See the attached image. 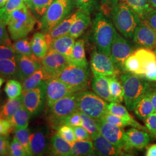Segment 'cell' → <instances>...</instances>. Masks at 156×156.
Listing matches in <instances>:
<instances>
[{"label": "cell", "instance_id": "cell-38", "mask_svg": "<svg viewBox=\"0 0 156 156\" xmlns=\"http://www.w3.org/2000/svg\"><path fill=\"white\" fill-rule=\"evenodd\" d=\"M25 5L24 0H8L5 5L0 9V17L6 24L13 12Z\"/></svg>", "mask_w": 156, "mask_h": 156}, {"label": "cell", "instance_id": "cell-2", "mask_svg": "<svg viewBox=\"0 0 156 156\" xmlns=\"http://www.w3.org/2000/svg\"><path fill=\"white\" fill-rule=\"evenodd\" d=\"M36 23V17L25 5L12 13L6 25L11 39L16 41L27 37Z\"/></svg>", "mask_w": 156, "mask_h": 156}, {"label": "cell", "instance_id": "cell-14", "mask_svg": "<svg viewBox=\"0 0 156 156\" xmlns=\"http://www.w3.org/2000/svg\"><path fill=\"white\" fill-rule=\"evenodd\" d=\"M45 83L46 86V105L48 108L67 95L79 92L57 78L48 79L45 80Z\"/></svg>", "mask_w": 156, "mask_h": 156}, {"label": "cell", "instance_id": "cell-22", "mask_svg": "<svg viewBox=\"0 0 156 156\" xmlns=\"http://www.w3.org/2000/svg\"><path fill=\"white\" fill-rule=\"evenodd\" d=\"M91 88L97 95L109 102H113L109 86V76L93 74Z\"/></svg>", "mask_w": 156, "mask_h": 156}, {"label": "cell", "instance_id": "cell-25", "mask_svg": "<svg viewBox=\"0 0 156 156\" xmlns=\"http://www.w3.org/2000/svg\"><path fill=\"white\" fill-rule=\"evenodd\" d=\"M50 151L54 156H72V145L57 133L50 137Z\"/></svg>", "mask_w": 156, "mask_h": 156}, {"label": "cell", "instance_id": "cell-48", "mask_svg": "<svg viewBox=\"0 0 156 156\" xmlns=\"http://www.w3.org/2000/svg\"><path fill=\"white\" fill-rule=\"evenodd\" d=\"M0 45H12L5 23L0 17Z\"/></svg>", "mask_w": 156, "mask_h": 156}, {"label": "cell", "instance_id": "cell-30", "mask_svg": "<svg viewBox=\"0 0 156 156\" xmlns=\"http://www.w3.org/2000/svg\"><path fill=\"white\" fill-rule=\"evenodd\" d=\"M71 145L72 156L97 155L92 140H76Z\"/></svg>", "mask_w": 156, "mask_h": 156}, {"label": "cell", "instance_id": "cell-13", "mask_svg": "<svg viewBox=\"0 0 156 156\" xmlns=\"http://www.w3.org/2000/svg\"><path fill=\"white\" fill-rule=\"evenodd\" d=\"M132 52L133 49L127 41L116 30L112 44L110 57L122 73H124V62Z\"/></svg>", "mask_w": 156, "mask_h": 156}, {"label": "cell", "instance_id": "cell-49", "mask_svg": "<svg viewBox=\"0 0 156 156\" xmlns=\"http://www.w3.org/2000/svg\"><path fill=\"white\" fill-rule=\"evenodd\" d=\"M140 20L142 23L156 31V9L148 12Z\"/></svg>", "mask_w": 156, "mask_h": 156}, {"label": "cell", "instance_id": "cell-52", "mask_svg": "<svg viewBox=\"0 0 156 156\" xmlns=\"http://www.w3.org/2000/svg\"><path fill=\"white\" fill-rule=\"evenodd\" d=\"M73 129L76 140H91L89 133L82 126L73 127Z\"/></svg>", "mask_w": 156, "mask_h": 156}, {"label": "cell", "instance_id": "cell-29", "mask_svg": "<svg viewBox=\"0 0 156 156\" xmlns=\"http://www.w3.org/2000/svg\"><path fill=\"white\" fill-rule=\"evenodd\" d=\"M23 106V94L14 99H8L1 108L0 118L10 120L15 112Z\"/></svg>", "mask_w": 156, "mask_h": 156}, {"label": "cell", "instance_id": "cell-8", "mask_svg": "<svg viewBox=\"0 0 156 156\" xmlns=\"http://www.w3.org/2000/svg\"><path fill=\"white\" fill-rule=\"evenodd\" d=\"M55 78L78 91H80L85 90L87 87L89 71L88 67L69 64Z\"/></svg>", "mask_w": 156, "mask_h": 156}, {"label": "cell", "instance_id": "cell-59", "mask_svg": "<svg viewBox=\"0 0 156 156\" xmlns=\"http://www.w3.org/2000/svg\"><path fill=\"white\" fill-rule=\"evenodd\" d=\"M8 0H0V9L5 5Z\"/></svg>", "mask_w": 156, "mask_h": 156}, {"label": "cell", "instance_id": "cell-50", "mask_svg": "<svg viewBox=\"0 0 156 156\" xmlns=\"http://www.w3.org/2000/svg\"><path fill=\"white\" fill-rule=\"evenodd\" d=\"M102 119L105 120L109 123H111L113 125L117 126L122 127V128H124L126 127L129 126L127 123L125 121H124L122 119L118 117L116 115L111 114L109 112L102 117Z\"/></svg>", "mask_w": 156, "mask_h": 156}, {"label": "cell", "instance_id": "cell-23", "mask_svg": "<svg viewBox=\"0 0 156 156\" xmlns=\"http://www.w3.org/2000/svg\"><path fill=\"white\" fill-rule=\"evenodd\" d=\"M134 53L138 58L143 76L146 73L156 67V55L154 51L148 49L140 48L135 51Z\"/></svg>", "mask_w": 156, "mask_h": 156}, {"label": "cell", "instance_id": "cell-63", "mask_svg": "<svg viewBox=\"0 0 156 156\" xmlns=\"http://www.w3.org/2000/svg\"><path fill=\"white\" fill-rule=\"evenodd\" d=\"M0 109H1V108H0Z\"/></svg>", "mask_w": 156, "mask_h": 156}, {"label": "cell", "instance_id": "cell-6", "mask_svg": "<svg viewBox=\"0 0 156 156\" xmlns=\"http://www.w3.org/2000/svg\"><path fill=\"white\" fill-rule=\"evenodd\" d=\"M77 105L79 111L95 120L102 119L109 112L106 101L95 93L86 90L78 92Z\"/></svg>", "mask_w": 156, "mask_h": 156}, {"label": "cell", "instance_id": "cell-54", "mask_svg": "<svg viewBox=\"0 0 156 156\" xmlns=\"http://www.w3.org/2000/svg\"><path fill=\"white\" fill-rule=\"evenodd\" d=\"M13 129L9 120L0 118V135H9Z\"/></svg>", "mask_w": 156, "mask_h": 156}, {"label": "cell", "instance_id": "cell-43", "mask_svg": "<svg viewBox=\"0 0 156 156\" xmlns=\"http://www.w3.org/2000/svg\"><path fill=\"white\" fill-rule=\"evenodd\" d=\"M57 134L71 145L76 140L73 127L66 124H62L57 129Z\"/></svg>", "mask_w": 156, "mask_h": 156}, {"label": "cell", "instance_id": "cell-31", "mask_svg": "<svg viewBox=\"0 0 156 156\" xmlns=\"http://www.w3.org/2000/svg\"><path fill=\"white\" fill-rule=\"evenodd\" d=\"M0 76L4 79H19L15 58L0 60Z\"/></svg>", "mask_w": 156, "mask_h": 156}, {"label": "cell", "instance_id": "cell-21", "mask_svg": "<svg viewBox=\"0 0 156 156\" xmlns=\"http://www.w3.org/2000/svg\"><path fill=\"white\" fill-rule=\"evenodd\" d=\"M109 113L116 115L118 117L122 119L124 121L127 122L129 126L134 128H138L140 130L148 131V129L146 126H144L136 121L131 115H129L127 108L123 106L120 103L117 102H110L108 105Z\"/></svg>", "mask_w": 156, "mask_h": 156}, {"label": "cell", "instance_id": "cell-18", "mask_svg": "<svg viewBox=\"0 0 156 156\" xmlns=\"http://www.w3.org/2000/svg\"><path fill=\"white\" fill-rule=\"evenodd\" d=\"M92 141L97 155L102 156H130L126 151L121 150L105 138L101 134L97 135Z\"/></svg>", "mask_w": 156, "mask_h": 156}, {"label": "cell", "instance_id": "cell-41", "mask_svg": "<svg viewBox=\"0 0 156 156\" xmlns=\"http://www.w3.org/2000/svg\"><path fill=\"white\" fill-rule=\"evenodd\" d=\"M15 136L24 147L27 155L33 156L30 149V133L27 128L16 129L15 131Z\"/></svg>", "mask_w": 156, "mask_h": 156}, {"label": "cell", "instance_id": "cell-64", "mask_svg": "<svg viewBox=\"0 0 156 156\" xmlns=\"http://www.w3.org/2000/svg\"></svg>", "mask_w": 156, "mask_h": 156}, {"label": "cell", "instance_id": "cell-34", "mask_svg": "<svg viewBox=\"0 0 156 156\" xmlns=\"http://www.w3.org/2000/svg\"><path fill=\"white\" fill-rule=\"evenodd\" d=\"M119 1L127 5L140 16V19L153 9L150 0H119Z\"/></svg>", "mask_w": 156, "mask_h": 156}, {"label": "cell", "instance_id": "cell-11", "mask_svg": "<svg viewBox=\"0 0 156 156\" xmlns=\"http://www.w3.org/2000/svg\"><path fill=\"white\" fill-rule=\"evenodd\" d=\"M90 67L93 74L106 76H117L122 73L110 56L96 50H94L91 55Z\"/></svg>", "mask_w": 156, "mask_h": 156}, {"label": "cell", "instance_id": "cell-1", "mask_svg": "<svg viewBox=\"0 0 156 156\" xmlns=\"http://www.w3.org/2000/svg\"><path fill=\"white\" fill-rule=\"evenodd\" d=\"M144 77L129 72L120 76L124 91V101L130 111H134L136 104L151 90L149 82Z\"/></svg>", "mask_w": 156, "mask_h": 156}, {"label": "cell", "instance_id": "cell-3", "mask_svg": "<svg viewBox=\"0 0 156 156\" xmlns=\"http://www.w3.org/2000/svg\"><path fill=\"white\" fill-rule=\"evenodd\" d=\"M111 13L113 24L119 33L126 38H133L135 28L141 23L140 16L120 1L113 6Z\"/></svg>", "mask_w": 156, "mask_h": 156}, {"label": "cell", "instance_id": "cell-46", "mask_svg": "<svg viewBox=\"0 0 156 156\" xmlns=\"http://www.w3.org/2000/svg\"><path fill=\"white\" fill-rule=\"evenodd\" d=\"M66 124L72 127L82 126V118L79 111L75 112L65 118L62 122V125Z\"/></svg>", "mask_w": 156, "mask_h": 156}, {"label": "cell", "instance_id": "cell-19", "mask_svg": "<svg viewBox=\"0 0 156 156\" xmlns=\"http://www.w3.org/2000/svg\"><path fill=\"white\" fill-rule=\"evenodd\" d=\"M127 143L129 152L133 149L142 150L146 147L151 140L150 135L143 130L132 128L127 131Z\"/></svg>", "mask_w": 156, "mask_h": 156}, {"label": "cell", "instance_id": "cell-5", "mask_svg": "<svg viewBox=\"0 0 156 156\" xmlns=\"http://www.w3.org/2000/svg\"><path fill=\"white\" fill-rule=\"evenodd\" d=\"M74 5L73 0H55L40 19L38 29L44 33H48L70 15Z\"/></svg>", "mask_w": 156, "mask_h": 156}, {"label": "cell", "instance_id": "cell-33", "mask_svg": "<svg viewBox=\"0 0 156 156\" xmlns=\"http://www.w3.org/2000/svg\"><path fill=\"white\" fill-rule=\"evenodd\" d=\"M55 0H24L25 4L34 16L42 17Z\"/></svg>", "mask_w": 156, "mask_h": 156}, {"label": "cell", "instance_id": "cell-57", "mask_svg": "<svg viewBox=\"0 0 156 156\" xmlns=\"http://www.w3.org/2000/svg\"><path fill=\"white\" fill-rule=\"evenodd\" d=\"M145 156H156V144L151 145L147 147Z\"/></svg>", "mask_w": 156, "mask_h": 156}, {"label": "cell", "instance_id": "cell-32", "mask_svg": "<svg viewBox=\"0 0 156 156\" xmlns=\"http://www.w3.org/2000/svg\"><path fill=\"white\" fill-rule=\"evenodd\" d=\"M134 111L135 115L144 121L154 112V108L150 98V92L136 104Z\"/></svg>", "mask_w": 156, "mask_h": 156}, {"label": "cell", "instance_id": "cell-20", "mask_svg": "<svg viewBox=\"0 0 156 156\" xmlns=\"http://www.w3.org/2000/svg\"><path fill=\"white\" fill-rule=\"evenodd\" d=\"M75 39L69 34L56 38L51 41L49 50H53L62 54L67 57L69 60L75 42Z\"/></svg>", "mask_w": 156, "mask_h": 156}, {"label": "cell", "instance_id": "cell-4", "mask_svg": "<svg viewBox=\"0 0 156 156\" xmlns=\"http://www.w3.org/2000/svg\"><path fill=\"white\" fill-rule=\"evenodd\" d=\"M116 29L113 24L103 12H98L93 22V33L97 50L102 54L111 56V49Z\"/></svg>", "mask_w": 156, "mask_h": 156}, {"label": "cell", "instance_id": "cell-58", "mask_svg": "<svg viewBox=\"0 0 156 156\" xmlns=\"http://www.w3.org/2000/svg\"><path fill=\"white\" fill-rule=\"evenodd\" d=\"M151 102L154 108V112H156V89H151L150 91Z\"/></svg>", "mask_w": 156, "mask_h": 156}, {"label": "cell", "instance_id": "cell-15", "mask_svg": "<svg viewBox=\"0 0 156 156\" xmlns=\"http://www.w3.org/2000/svg\"><path fill=\"white\" fill-rule=\"evenodd\" d=\"M49 128L42 127L30 134V149L33 156H44L50 154Z\"/></svg>", "mask_w": 156, "mask_h": 156}, {"label": "cell", "instance_id": "cell-24", "mask_svg": "<svg viewBox=\"0 0 156 156\" xmlns=\"http://www.w3.org/2000/svg\"><path fill=\"white\" fill-rule=\"evenodd\" d=\"M79 13V10L73 15L68 16L54 28L51 29L48 33L45 34L49 45H50V42L53 39L69 34L73 23L77 19Z\"/></svg>", "mask_w": 156, "mask_h": 156}, {"label": "cell", "instance_id": "cell-61", "mask_svg": "<svg viewBox=\"0 0 156 156\" xmlns=\"http://www.w3.org/2000/svg\"><path fill=\"white\" fill-rule=\"evenodd\" d=\"M4 82H5V79L0 76V88L1 87V86H2L3 83H4Z\"/></svg>", "mask_w": 156, "mask_h": 156}, {"label": "cell", "instance_id": "cell-42", "mask_svg": "<svg viewBox=\"0 0 156 156\" xmlns=\"http://www.w3.org/2000/svg\"><path fill=\"white\" fill-rule=\"evenodd\" d=\"M79 112L82 118V126L88 131L92 140V138H93L97 135L100 134L99 129L96 120L83 112L80 111Z\"/></svg>", "mask_w": 156, "mask_h": 156}, {"label": "cell", "instance_id": "cell-39", "mask_svg": "<svg viewBox=\"0 0 156 156\" xmlns=\"http://www.w3.org/2000/svg\"><path fill=\"white\" fill-rule=\"evenodd\" d=\"M12 46L16 53L21 54L30 57L37 58L34 55L31 50L30 41L27 37L15 41V42L12 45Z\"/></svg>", "mask_w": 156, "mask_h": 156}, {"label": "cell", "instance_id": "cell-56", "mask_svg": "<svg viewBox=\"0 0 156 156\" xmlns=\"http://www.w3.org/2000/svg\"><path fill=\"white\" fill-rule=\"evenodd\" d=\"M144 76L147 80L156 82V67L152 70L146 73Z\"/></svg>", "mask_w": 156, "mask_h": 156}, {"label": "cell", "instance_id": "cell-9", "mask_svg": "<svg viewBox=\"0 0 156 156\" xmlns=\"http://www.w3.org/2000/svg\"><path fill=\"white\" fill-rule=\"evenodd\" d=\"M96 122L100 133L105 138L117 148L130 154L127 143V135L124 128L113 125L102 119L96 120Z\"/></svg>", "mask_w": 156, "mask_h": 156}, {"label": "cell", "instance_id": "cell-36", "mask_svg": "<svg viewBox=\"0 0 156 156\" xmlns=\"http://www.w3.org/2000/svg\"><path fill=\"white\" fill-rule=\"evenodd\" d=\"M46 80V74L41 67V68L23 81V93L36 87L42 82Z\"/></svg>", "mask_w": 156, "mask_h": 156}, {"label": "cell", "instance_id": "cell-10", "mask_svg": "<svg viewBox=\"0 0 156 156\" xmlns=\"http://www.w3.org/2000/svg\"><path fill=\"white\" fill-rule=\"evenodd\" d=\"M23 100L24 108L31 116L39 114L46 103V86L45 80L38 86L23 93Z\"/></svg>", "mask_w": 156, "mask_h": 156}, {"label": "cell", "instance_id": "cell-26", "mask_svg": "<svg viewBox=\"0 0 156 156\" xmlns=\"http://www.w3.org/2000/svg\"><path fill=\"white\" fill-rule=\"evenodd\" d=\"M31 50L34 55L40 61L48 53L49 45L46 34L42 32H38L34 34L30 41Z\"/></svg>", "mask_w": 156, "mask_h": 156}, {"label": "cell", "instance_id": "cell-44", "mask_svg": "<svg viewBox=\"0 0 156 156\" xmlns=\"http://www.w3.org/2000/svg\"><path fill=\"white\" fill-rule=\"evenodd\" d=\"M78 9L89 15L94 11L97 4V0H73Z\"/></svg>", "mask_w": 156, "mask_h": 156}, {"label": "cell", "instance_id": "cell-37", "mask_svg": "<svg viewBox=\"0 0 156 156\" xmlns=\"http://www.w3.org/2000/svg\"><path fill=\"white\" fill-rule=\"evenodd\" d=\"M110 92L113 102L121 103L124 101L123 84L117 76H109Z\"/></svg>", "mask_w": 156, "mask_h": 156}, {"label": "cell", "instance_id": "cell-45", "mask_svg": "<svg viewBox=\"0 0 156 156\" xmlns=\"http://www.w3.org/2000/svg\"><path fill=\"white\" fill-rule=\"evenodd\" d=\"M9 156H26L27 153L24 147L14 136L9 147Z\"/></svg>", "mask_w": 156, "mask_h": 156}, {"label": "cell", "instance_id": "cell-55", "mask_svg": "<svg viewBox=\"0 0 156 156\" xmlns=\"http://www.w3.org/2000/svg\"><path fill=\"white\" fill-rule=\"evenodd\" d=\"M119 0H100L101 5L103 9V12H111L112 9L114 6L119 2Z\"/></svg>", "mask_w": 156, "mask_h": 156}, {"label": "cell", "instance_id": "cell-35", "mask_svg": "<svg viewBox=\"0 0 156 156\" xmlns=\"http://www.w3.org/2000/svg\"><path fill=\"white\" fill-rule=\"evenodd\" d=\"M31 116L29 112L23 106L12 116L10 121L14 129H22L28 127Z\"/></svg>", "mask_w": 156, "mask_h": 156}, {"label": "cell", "instance_id": "cell-16", "mask_svg": "<svg viewBox=\"0 0 156 156\" xmlns=\"http://www.w3.org/2000/svg\"><path fill=\"white\" fill-rule=\"evenodd\" d=\"M133 38L134 43L140 48L152 50L156 47V30L142 22L135 28Z\"/></svg>", "mask_w": 156, "mask_h": 156}, {"label": "cell", "instance_id": "cell-28", "mask_svg": "<svg viewBox=\"0 0 156 156\" xmlns=\"http://www.w3.org/2000/svg\"><path fill=\"white\" fill-rule=\"evenodd\" d=\"M69 61L70 64L88 67L89 64L86 56L84 41L83 39H79L75 42Z\"/></svg>", "mask_w": 156, "mask_h": 156}, {"label": "cell", "instance_id": "cell-40", "mask_svg": "<svg viewBox=\"0 0 156 156\" xmlns=\"http://www.w3.org/2000/svg\"><path fill=\"white\" fill-rule=\"evenodd\" d=\"M4 90L9 99H14L22 94V85L18 80L11 79L6 82Z\"/></svg>", "mask_w": 156, "mask_h": 156}, {"label": "cell", "instance_id": "cell-60", "mask_svg": "<svg viewBox=\"0 0 156 156\" xmlns=\"http://www.w3.org/2000/svg\"><path fill=\"white\" fill-rule=\"evenodd\" d=\"M151 5L153 7L156 8V0H150Z\"/></svg>", "mask_w": 156, "mask_h": 156}, {"label": "cell", "instance_id": "cell-53", "mask_svg": "<svg viewBox=\"0 0 156 156\" xmlns=\"http://www.w3.org/2000/svg\"><path fill=\"white\" fill-rule=\"evenodd\" d=\"M9 147L8 135H0V156L9 155Z\"/></svg>", "mask_w": 156, "mask_h": 156}, {"label": "cell", "instance_id": "cell-62", "mask_svg": "<svg viewBox=\"0 0 156 156\" xmlns=\"http://www.w3.org/2000/svg\"><path fill=\"white\" fill-rule=\"evenodd\" d=\"M154 53H156V48H155V49H154Z\"/></svg>", "mask_w": 156, "mask_h": 156}, {"label": "cell", "instance_id": "cell-51", "mask_svg": "<svg viewBox=\"0 0 156 156\" xmlns=\"http://www.w3.org/2000/svg\"><path fill=\"white\" fill-rule=\"evenodd\" d=\"M15 51L12 45H0V60L4 58H13Z\"/></svg>", "mask_w": 156, "mask_h": 156}, {"label": "cell", "instance_id": "cell-47", "mask_svg": "<svg viewBox=\"0 0 156 156\" xmlns=\"http://www.w3.org/2000/svg\"><path fill=\"white\" fill-rule=\"evenodd\" d=\"M145 126L153 139H156V112H154L145 120Z\"/></svg>", "mask_w": 156, "mask_h": 156}, {"label": "cell", "instance_id": "cell-12", "mask_svg": "<svg viewBox=\"0 0 156 156\" xmlns=\"http://www.w3.org/2000/svg\"><path fill=\"white\" fill-rule=\"evenodd\" d=\"M40 62L47 80L55 78L64 68L70 64L67 57L51 50H49L46 55Z\"/></svg>", "mask_w": 156, "mask_h": 156}, {"label": "cell", "instance_id": "cell-7", "mask_svg": "<svg viewBox=\"0 0 156 156\" xmlns=\"http://www.w3.org/2000/svg\"><path fill=\"white\" fill-rule=\"evenodd\" d=\"M77 93L68 95L49 107L48 121L50 127L57 129L67 116L78 111Z\"/></svg>", "mask_w": 156, "mask_h": 156}, {"label": "cell", "instance_id": "cell-27", "mask_svg": "<svg viewBox=\"0 0 156 156\" xmlns=\"http://www.w3.org/2000/svg\"><path fill=\"white\" fill-rule=\"evenodd\" d=\"M91 23L90 15L79 10L77 19L73 23L69 34L74 39L80 37Z\"/></svg>", "mask_w": 156, "mask_h": 156}, {"label": "cell", "instance_id": "cell-17", "mask_svg": "<svg viewBox=\"0 0 156 156\" xmlns=\"http://www.w3.org/2000/svg\"><path fill=\"white\" fill-rule=\"evenodd\" d=\"M15 58L19 79L23 81L42 67L41 62L37 58L16 53Z\"/></svg>", "mask_w": 156, "mask_h": 156}]
</instances>
